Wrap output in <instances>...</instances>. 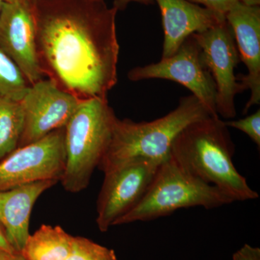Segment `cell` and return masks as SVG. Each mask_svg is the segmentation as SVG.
I'll return each instance as SVG.
<instances>
[{"label":"cell","mask_w":260,"mask_h":260,"mask_svg":"<svg viewBox=\"0 0 260 260\" xmlns=\"http://www.w3.org/2000/svg\"><path fill=\"white\" fill-rule=\"evenodd\" d=\"M117 12L104 0H36L44 76L80 100L107 99L118 80Z\"/></svg>","instance_id":"cell-1"},{"label":"cell","mask_w":260,"mask_h":260,"mask_svg":"<svg viewBox=\"0 0 260 260\" xmlns=\"http://www.w3.org/2000/svg\"><path fill=\"white\" fill-rule=\"evenodd\" d=\"M228 128L219 117L195 121L177 135L170 156L186 172L216 186L234 202L256 199L259 194L233 162L235 147Z\"/></svg>","instance_id":"cell-2"},{"label":"cell","mask_w":260,"mask_h":260,"mask_svg":"<svg viewBox=\"0 0 260 260\" xmlns=\"http://www.w3.org/2000/svg\"><path fill=\"white\" fill-rule=\"evenodd\" d=\"M212 116L193 95L181 98L179 105L153 121L136 122L116 117L107 153L99 166L104 174L132 162L162 164L169 158L173 143L191 123Z\"/></svg>","instance_id":"cell-3"},{"label":"cell","mask_w":260,"mask_h":260,"mask_svg":"<svg viewBox=\"0 0 260 260\" xmlns=\"http://www.w3.org/2000/svg\"><path fill=\"white\" fill-rule=\"evenodd\" d=\"M116 116L107 99L81 100L64 127L65 191L86 189L109 148Z\"/></svg>","instance_id":"cell-4"},{"label":"cell","mask_w":260,"mask_h":260,"mask_svg":"<svg viewBox=\"0 0 260 260\" xmlns=\"http://www.w3.org/2000/svg\"><path fill=\"white\" fill-rule=\"evenodd\" d=\"M234 202L216 186L186 172L170 156L160 164L138 204L114 225L155 220L181 208L201 206L213 209Z\"/></svg>","instance_id":"cell-5"},{"label":"cell","mask_w":260,"mask_h":260,"mask_svg":"<svg viewBox=\"0 0 260 260\" xmlns=\"http://www.w3.org/2000/svg\"><path fill=\"white\" fill-rule=\"evenodd\" d=\"M127 76L133 82L164 79L181 84L190 90L210 115L219 117L215 107V82L193 35L188 37L172 56L162 58L158 62L133 68Z\"/></svg>","instance_id":"cell-6"},{"label":"cell","mask_w":260,"mask_h":260,"mask_svg":"<svg viewBox=\"0 0 260 260\" xmlns=\"http://www.w3.org/2000/svg\"><path fill=\"white\" fill-rule=\"evenodd\" d=\"M66 161L64 127L18 147L0 160V191L45 180L60 181Z\"/></svg>","instance_id":"cell-7"},{"label":"cell","mask_w":260,"mask_h":260,"mask_svg":"<svg viewBox=\"0 0 260 260\" xmlns=\"http://www.w3.org/2000/svg\"><path fill=\"white\" fill-rule=\"evenodd\" d=\"M193 36L215 82L217 114L224 119H233L237 115L235 98L246 89L234 73L240 59L232 27L225 20L206 31Z\"/></svg>","instance_id":"cell-8"},{"label":"cell","mask_w":260,"mask_h":260,"mask_svg":"<svg viewBox=\"0 0 260 260\" xmlns=\"http://www.w3.org/2000/svg\"><path fill=\"white\" fill-rule=\"evenodd\" d=\"M160 164L132 162L104 174L97 200L96 223L100 232H108L116 220L138 204L150 187Z\"/></svg>","instance_id":"cell-9"},{"label":"cell","mask_w":260,"mask_h":260,"mask_svg":"<svg viewBox=\"0 0 260 260\" xmlns=\"http://www.w3.org/2000/svg\"><path fill=\"white\" fill-rule=\"evenodd\" d=\"M80 101L48 78L32 84L20 102L24 124L18 147L65 127Z\"/></svg>","instance_id":"cell-10"},{"label":"cell","mask_w":260,"mask_h":260,"mask_svg":"<svg viewBox=\"0 0 260 260\" xmlns=\"http://www.w3.org/2000/svg\"><path fill=\"white\" fill-rule=\"evenodd\" d=\"M35 3L3 2L0 10V49L18 65L30 85L44 78L37 54Z\"/></svg>","instance_id":"cell-11"},{"label":"cell","mask_w":260,"mask_h":260,"mask_svg":"<svg viewBox=\"0 0 260 260\" xmlns=\"http://www.w3.org/2000/svg\"><path fill=\"white\" fill-rule=\"evenodd\" d=\"M225 20L232 27L239 59L245 65L247 74L239 75L238 80L250 97L244 114L260 104V8L249 6L238 2L225 14Z\"/></svg>","instance_id":"cell-12"},{"label":"cell","mask_w":260,"mask_h":260,"mask_svg":"<svg viewBox=\"0 0 260 260\" xmlns=\"http://www.w3.org/2000/svg\"><path fill=\"white\" fill-rule=\"evenodd\" d=\"M161 13L164 40L162 58L177 52L183 42L194 34L223 23L225 15L187 0H155Z\"/></svg>","instance_id":"cell-13"},{"label":"cell","mask_w":260,"mask_h":260,"mask_svg":"<svg viewBox=\"0 0 260 260\" xmlns=\"http://www.w3.org/2000/svg\"><path fill=\"white\" fill-rule=\"evenodd\" d=\"M57 182L40 181L0 191V225L8 242L18 254L23 250L30 235L29 224L36 202Z\"/></svg>","instance_id":"cell-14"},{"label":"cell","mask_w":260,"mask_h":260,"mask_svg":"<svg viewBox=\"0 0 260 260\" xmlns=\"http://www.w3.org/2000/svg\"><path fill=\"white\" fill-rule=\"evenodd\" d=\"M73 238L59 225L43 224L29 235L20 254L25 260H66Z\"/></svg>","instance_id":"cell-15"},{"label":"cell","mask_w":260,"mask_h":260,"mask_svg":"<svg viewBox=\"0 0 260 260\" xmlns=\"http://www.w3.org/2000/svg\"><path fill=\"white\" fill-rule=\"evenodd\" d=\"M23 124L20 102L0 96V160L18 148Z\"/></svg>","instance_id":"cell-16"},{"label":"cell","mask_w":260,"mask_h":260,"mask_svg":"<svg viewBox=\"0 0 260 260\" xmlns=\"http://www.w3.org/2000/svg\"><path fill=\"white\" fill-rule=\"evenodd\" d=\"M30 85L18 65L0 49V96L21 102Z\"/></svg>","instance_id":"cell-17"},{"label":"cell","mask_w":260,"mask_h":260,"mask_svg":"<svg viewBox=\"0 0 260 260\" xmlns=\"http://www.w3.org/2000/svg\"><path fill=\"white\" fill-rule=\"evenodd\" d=\"M66 260H117V258L113 249L85 237H73Z\"/></svg>","instance_id":"cell-18"},{"label":"cell","mask_w":260,"mask_h":260,"mask_svg":"<svg viewBox=\"0 0 260 260\" xmlns=\"http://www.w3.org/2000/svg\"><path fill=\"white\" fill-rule=\"evenodd\" d=\"M227 127L235 128L245 133L258 148L260 146V110L239 120L224 121Z\"/></svg>","instance_id":"cell-19"},{"label":"cell","mask_w":260,"mask_h":260,"mask_svg":"<svg viewBox=\"0 0 260 260\" xmlns=\"http://www.w3.org/2000/svg\"><path fill=\"white\" fill-rule=\"evenodd\" d=\"M197 5L225 15L239 0H187Z\"/></svg>","instance_id":"cell-20"},{"label":"cell","mask_w":260,"mask_h":260,"mask_svg":"<svg viewBox=\"0 0 260 260\" xmlns=\"http://www.w3.org/2000/svg\"><path fill=\"white\" fill-rule=\"evenodd\" d=\"M233 260H260V249L245 244L234 253Z\"/></svg>","instance_id":"cell-21"},{"label":"cell","mask_w":260,"mask_h":260,"mask_svg":"<svg viewBox=\"0 0 260 260\" xmlns=\"http://www.w3.org/2000/svg\"><path fill=\"white\" fill-rule=\"evenodd\" d=\"M0 249L9 253L10 254H13V255L18 254L12 247L10 243L8 242L6 236H5L4 230H3L1 225H0Z\"/></svg>","instance_id":"cell-22"},{"label":"cell","mask_w":260,"mask_h":260,"mask_svg":"<svg viewBox=\"0 0 260 260\" xmlns=\"http://www.w3.org/2000/svg\"><path fill=\"white\" fill-rule=\"evenodd\" d=\"M133 2L142 3V4L144 5H150L153 4L155 0H115L114 6L115 7L116 9L118 10V11H119V10L124 9L126 5L130 3H133Z\"/></svg>","instance_id":"cell-23"},{"label":"cell","mask_w":260,"mask_h":260,"mask_svg":"<svg viewBox=\"0 0 260 260\" xmlns=\"http://www.w3.org/2000/svg\"><path fill=\"white\" fill-rule=\"evenodd\" d=\"M239 2L249 6H259L260 0H239Z\"/></svg>","instance_id":"cell-24"},{"label":"cell","mask_w":260,"mask_h":260,"mask_svg":"<svg viewBox=\"0 0 260 260\" xmlns=\"http://www.w3.org/2000/svg\"><path fill=\"white\" fill-rule=\"evenodd\" d=\"M13 256L14 255L10 254L9 253L0 249V260H10Z\"/></svg>","instance_id":"cell-25"},{"label":"cell","mask_w":260,"mask_h":260,"mask_svg":"<svg viewBox=\"0 0 260 260\" xmlns=\"http://www.w3.org/2000/svg\"><path fill=\"white\" fill-rule=\"evenodd\" d=\"M10 260H25L20 254H15Z\"/></svg>","instance_id":"cell-26"},{"label":"cell","mask_w":260,"mask_h":260,"mask_svg":"<svg viewBox=\"0 0 260 260\" xmlns=\"http://www.w3.org/2000/svg\"><path fill=\"white\" fill-rule=\"evenodd\" d=\"M25 1V0H3V2H6V3H13V2H21Z\"/></svg>","instance_id":"cell-27"},{"label":"cell","mask_w":260,"mask_h":260,"mask_svg":"<svg viewBox=\"0 0 260 260\" xmlns=\"http://www.w3.org/2000/svg\"><path fill=\"white\" fill-rule=\"evenodd\" d=\"M3 0H0V10H1L2 5H3Z\"/></svg>","instance_id":"cell-28"}]
</instances>
